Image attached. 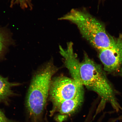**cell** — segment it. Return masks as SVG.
<instances>
[{"instance_id": "4", "label": "cell", "mask_w": 122, "mask_h": 122, "mask_svg": "<svg viewBox=\"0 0 122 122\" xmlns=\"http://www.w3.org/2000/svg\"><path fill=\"white\" fill-rule=\"evenodd\" d=\"M83 92V88H79L73 79L65 76L56 77L51 80L49 91L52 109L65 101L74 98L79 92Z\"/></svg>"}, {"instance_id": "9", "label": "cell", "mask_w": 122, "mask_h": 122, "mask_svg": "<svg viewBox=\"0 0 122 122\" xmlns=\"http://www.w3.org/2000/svg\"><path fill=\"white\" fill-rule=\"evenodd\" d=\"M11 35L4 29L0 28V56L12 42Z\"/></svg>"}, {"instance_id": "1", "label": "cell", "mask_w": 122, "mask_h": 122, "mask_svg": "<svg viewBox=\"0 0 122 122\" xmlns=\"http://www.w3.org/2000/svg\"><path fill=\"white\" fill-rule=\"evenodd\" d=\"M79 73L83 86L97 93L101 99L94 118L104 109L107 103H110L117 112L122 109L104 71L86 54H85L83 61L80 63Z\"/></svg>"}, {"instance_id": "6", "label": "cell", "mask_w": 122, "mask_h": 122, "mask_svg": "<svg viewBox=\"0 0 122 122\" xmlns=\"http://www.w3.org/2000/svg\"><path fill=\"white\" fill-rule=\"evenodd\" d=\"M84 92H79L74 99L61 103L50 111V116H54L57 122H62L67 120L77 112L81 106L84 100Z\"/></svg>"}, {"instance_id": "5", "label": "cell", "mask_w": 122, "mask_h": 122, "mask_svg": "<svg viewBox=\"0 0 122 122\" xmlns=\"http://www.w3.org/2000/svg\"><path fill=\"white\" fill-rule=\"evenodd\" d=\"M99 51L105 71L114 74H122V36L116 39L113 46Z\"/></svg>"}, {"instance_id": "10", "label": "cell", "mask_w": 122, "mask_h": 122, "mask_svg": "<svg viewBox=\"0 0 122 122\" xmlns=\"http://www.w3.org/2000/svg\"><path fill=\"white\" fill-rule=\"evenodd\" d=\"M10 6L11 7L17 5L23 10H31L33 8L31 0H10Z\"/></svg>"}, {"instance_id": "8", "label": "cell", "mask_w": 122, "mask_h": 122, "mask_svg": "<svg viewBox=\"0 0 122 122\" xmlns=\"http://www.w3.org/2000/svg\"><path fill=\"white\" fill-rule=\"evenodd\" d=\"M18 84L10 83L7 78L0 76V102L4 101L13 94L11 88Z\"/></svg>"}, {"instance_id": "2", "label": "cell", "mask_w": 122, "mask_h": 122, "mask_svg": "<svg viewBox=\"0 0 122 122\" xmlns=\"http://www.w3.org/2000/svg\"><path fill=\"white\" fill-rule=\"evenodd\" d=\"M59 19L74 24L82 37L99 51L115 45L116 39L109 36L102 23L84 9H72Z\"/></svg>"}, {"instance_id": "3", "label": "cell", "mask_w": 122, "mask_h": 122, "mask_svg": "<svg viewBox=\"0 0 122 122\" xmlns=\"http://www.w3.org/2000/svg\"><path fill=\"white\" fill-rule=\"evenodd\" d=\"M56 70L52 64H49L32 80L25 103L27 117L30 122H44L43 114L49 95L52 77Z\"/></svg>"}, {"instance_id": "11", "label": "cell", "mask_w": 122, "mask_h": 122, "mask_svg": "<svg viewBox=\"0 0 122 122\" xmlns=\"http://www.w3.org/2000/svg\"><path fill=\"white\" fill-rule=\"evenodd\" d=\"M0 122H18L10 119L6 116L2 111L0 110Z\"/></svg>"}, {"instance_id": "7", "label": "cell", "mask_w": 122, "mask_h": 122, "mask_svg": "<svg viewBox=\"0 0 122 122\" xmlns=\"http://www.w3.org/2000/svg\"><path fill=\"white\" fill-rule=\"evenodd\" d=\"M73 44L72 42H68L66 48L59 46V52L65 59L66 66L69 71L72 79L75 81L79 87H83L79 74L80 62L74 52Z\"/></svg>"}]
</instances>
